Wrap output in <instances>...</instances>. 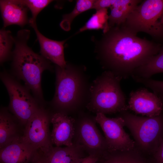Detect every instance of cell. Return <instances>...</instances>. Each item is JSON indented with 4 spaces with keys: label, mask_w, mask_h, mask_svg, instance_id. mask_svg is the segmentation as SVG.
I'll list each match as a JSON object with an SVG mask.
<instances>
[{
    "label": "cell",
    "mask_w": 163,
    "mask_h": 163,
    "mask_svg": "<svg viewBox=\"0 0 163 163\" xmlns=\"http://www.w3.org/2000/svg\"><path fill=\"white\" fill-rule=\"evenodd\" d=\"M98 155H92L80 158L76 163H97L100 159Z\"/></svg>",
    "instance_id": "cell-28"
},
{
    "label": "cell",
    "mask_w": 163,
    "mask_h": 163,
    "mask_svg": "<svg viewBox=\"0 0 163 163\" xmlns=\"http://www.w3.org/2000/svg\"><path fill=\"white\" fill-rule=\"evenodd\" d=\"M14 116L5 108L0 113V149L22 136L19 135L18 126Z\"/></svg>",
    "instance_id": "cell-16"
},
{
    "label": "cell",
    "mask_w": 163,
    "mask_h": 163,
    "mask_svg": "<svg viewBox=\"0 0 163 163\" xmlns=\"http://www.w3.org/2000/svg\"><path fill=\"white\" fill-rule=\"evenodd\" d=\"M120 113L135 144L142 150L154 153L163 139V118L161 114L149 117L138 116L127 110Z\"/></svg>",
    "instance_id": "cell-5"
},
{
    "label": "cell",
    "mask_w": 163,
    "mask_h": 163,
    "mask_svg": "<svg viewBox=\"0 0 163 163\" xmlns=\"http://www.w3.org/2000/svg\"><path fill=\"white\" fill-rule=\"evenodd\" d=\"M51 116L40 107L27 122L21 136L24 142L47 156L53 147L49 128Z\"/></svg>",
    "instance_id": "cell-8"
},
{
    "label": "cell",
    "mask_w": 163,
    "mask_h": 163,
    "mask_svg": "<svg viewBox=\"0 0 163 163\" xmlns=\"http://www.w3.org/2000/svg\"><path fill=\"white\" fill-rule=\"evenodd\" d=\"M133 80L136 82L141 83L146 87L152 90L154 93L158 95H163V81L156 80L150 78H144L135 76Z\"/></svg>",
    "instance_id": "cell-25"
},
{
    "label": "cell",
    "mask_w": 163,
    "mask_h": 163,
    "mask_svg": "<svg viewBox=\"0 0 163 163\" xmlns=\"http://www.w3.org/2000/svg\"><path fill=\"white\" fill-rule=\"evenodd\" d=\"M21 136L0 149V163H30L33 162L40 152L24 142Z\"/></svg>",
    "instance_id": "cell-13"
},
{
    "label": "cell",
    "mask_w": 163,
    "mask_h": 163,
    "mask_svg": "<svg viewBox=\"0 0 163 163\" xmlns=\"http://www.w3.org/2000/svg\"><path fill=\"white\" fill-rule=\"evenodd\" d=\"M161 49L122 26L110 28L99 43L98 54L102 66L122 79L131 77L138 68L147 63Z\"/></svg>",
    "instance_id": "cell-1"
},
{
    "label": "cell",
    "mask_w": 163,
    "mask_h": 163,
    "mask_svg": "<svg viewBox=\"0 0 163 163\" xmlns=\"http://www.w3.org/2000/svg\"><path fill=\"white\" fill-rule=\"evenodd\" d=\"M94 0H78L73 10L70 13L64 14L60 25L61 28L66 31H69L71 24L74 19L82 13L92 9Z\"/></svg>",
    "instance_id": "cell-22"
},
{
    "label": "cell",
    "mask_w": 163,
    "mask_h": 163,
    "mask_svg": "<svg viewBox=\"0 0 163 163\" xmlns=\"http://www.w3.org/2000/svg\"><path fill=\"white\" fill-rule=\"evenodd\" d=\"M134 149L125 151H108L102 157L104 160L101 163H146Z\"/></svg>",
    "instance_id": "cell-20"
},
{
    "label": "cell",
    "mask_w": 163,
    "mask_h": 163,
    "mask_svg": "<svg viewBox=\"0 0 163 163\" xmlns=\"http://www.w3.org/2000/svg\"><path fill=\"white\" fill-rule=\"evenodd\" d=\"M55 70V91L51 103L57 112L67 114L88 102L90 85L83 69L67 63L64 68L56 65Z\"/></svg>",
    "instance_id": "cell-3"
},
{
    "label": "cell",
    "mask_w": 163,
    "mask_h": 163,
    "mask_svg": "<svg viewBox=\"0 0 163 163\" xmlns=\"http://www.w3.org/2000/svg\"><path fill=\"white\" fill-rule=\"evenodd\" d=\"M116 0H94L92 9L96 11L110 7L115 2Z\"/></svg>",
    "instance_id": "cell-26"
},
{
    "label": "cell",
    "mask_w": 163,
    "mask_h": 163,
    "mask_svg": "<svg viewBox=\"0 0 163 163\" xmlns=\"http://www.w3.org/2000/svg\"><path fill=\"white\" fill-rule=\"evenodd\" d=\"M1 79L10 98L9 109L19 123L25 125L28 120L41 106L32 96L30 90L5 71L1 73Z\"/></svg>",
    "instance_id": "cell-7"
},
{
    "label": "cell",
    "mask_w": 163,
    "mask_h": 163,
    "mask_svg": "<svg viewBox=\"0 0 163 163\" xmlns=\"http://www.w3.org/2000/svg\"><path fill=\"white\" fill-rule=\"evenodd\" d=\"M140 0H116L110 7L108 24L110 28L123 24L129 13L142 2Z\"/></svg>",
    "instance_id": "cell-18"
},
{
    "label": "cell",
    "mask_w": 163,
    "mask_h": 163,
    "mask_svg": "<svg viewBox=\"0 0 163 163\" xmlns=\"http://www.w3.org/2000/svg\"><path fill=\"white\" fill-rule=\"evenodd\" d=\"M154 153V163H163V139Z\"/></svg>",
    "instance_id": "cell-27"
},
{
    "label": "cell",
    "mask_w": 163,
    "mask_h": 163,
    "mask_svg": "<svg viewBox=\"0 0 163 163\" xmlns=\"http://www.w3.org/2000/svg\"><path fill=\"white\" fill-rule=\"evenodd\" d=\"M14 43V37L11 32L4 28L0 30V64L11 58V49Z\"/></svg>",
    "instance_id": "cell-23"
},
{
    "label": "cell",
    "mask_w": 163,
    "mask_h": 163,
    "mask_svg": "<svg viewBox=\"0 0 163 163\" xmlns=\"http://www.w3.org/2000/svg\"><path fill=\"white\" fill-rule=\"evenodd\" d=\"M96 114L95 120L104 132L108 152L129 151L134 149L135 142L125 131V122L122 117L110 118L103 113Z\"/></svg>",
    "instance_id": "cell-9"
},
{
    "label": "cell",
    "mask_w": 163,
    "mask_h": 163,
    "mask_svg": "<svg viewBox=\"0 0 163 163\" xmlns=\"http://www.w3.org/2000/svg\"><path fill=\"white\" fill-rule=\"evenodd\" d=\"M0 7L4 28L13 24L23 27L29 24V9L20 0H0Z\"/></svg>",
    "instance_id": "cell-15"
},
{
    "label": "cell",
    "mask_w": 163,
    "mask_h": 163,
    "mask_svg": "<svg viewBox=\"0 0 163 163\" xmlns=\"http://www.w3.org/2000/svg\"><path fill=\"white\" fill-rule=\"evenodd\" d=\"M84 150L76 142L69 146L53 147L47 156V163H76L83 157Z\"/></svg>",
    "instance_id": "cell-17"
},
{
    "label": "cell",
    "mask_w": 163,
    "mask_h": 163,
    "mask_svg": "<svg viewBox=\"0 0 163 163\" xmlns=\"http://www.w3.org/2000/svg\"><path fill=\"white\" fill-rule=\"evenodd\" d=\"M34 29L40 47L41 55L61 68L66 66L64 45L66 40L58 41L47 38L38 30L36 23L30 25Z\"/></svg>",
    "instance_id": "cell-14"
},
{
    "label": "cell",
    "mask_w": 163,
    "mask_h": 163,
    "mask_svg": "<svg viewBox=\"0 0 163 163\" xmlns=\"http://www.w3.org/2000/svg\"><path fill=\"white\" fill-rule=\"evenodd\" d=\"M127 106L128 109L149 117L160 115L163 107L159 96L145 88L131 92Z\"/></svg>",
    "instance_id": "cell-11"
},
{
    "label": "cell",
    "mask_w": 163,
    "mask_h": 163,
    "mask_svg": "<svg viewBox=\"0 0 163 163\" xmlns=\"http://www.w3.org/2000/svg\"><path fill=\"white\" fill-rule=\"evenodd\" d=\"M31 11L30 25L36 23V19L39 13L53 1L51 0H20Z\"/></svg>",
    "instance_id": "cell-24"
},
{
    "label": "cell",
    "mask_w": 163,
    "mask_h": 163,
    "mask_svg": "<svg viewBox=\"0 0 163 163\" xmlns=\"http://www.w3.org/2000/svg\"><path fill=\"white\" fill-rule=\"evenodd\" d=\"M108 17L107 8L96 11L78 33L88 30L101 29L103 30L104 33H105L109 29Z\"/></svg>",
    "instance_id": "cell-21"
},
{
    "label": "cell",
    "mask_w": 163,
    "mask_h": 163,
    "mask_svg": "<svg viewBox=\"0 0 163 163\" xmlns=\"http://www.w3.org/2000/svg\"><path fill=\"white\" fill-rule=\"evenodd\" d=\"M30 34L29 30L22 29L14 37L11 68L14 75L24 82L33 96L43 105L44 101L41 85L42 74L45 70L52 71L53 68L50 61L28 46Z\"/></svg>",
    "instance_id": "cell-2"
},
{
    "label": "cell",
    "mask_w": 163,
    "mask_h": 163,
    "mask_svg": "<svg viewBox=\"0 0 163 163\" xmlns=\"http://www.w3.org/2000/svg\"><path fill=\"white\" fill-rule=\"evenodd\" d=\"M32 163H47V156L39 153Z\"/></svg>",
    "instance_id": "cell-29"
},
{
    "label": "cell",
    "mask_w": 163,
    "mask_h": 163,
    "mask_svg": "<svg viewBox=\"0 0 163 163\" xmlns=\"http://www.w3.org/2000/svg\"><path fill=\"white\" fill-rule=\"evenodd\" d=\"M133 33H146L153 37L163 35V0H144L129 13L121 25Z\"/></svg>",
    "instance_id": "cell-6"
},
{
    "label": "cell",
    "mask_w": 163,
    "mask_h": 163,
    "mask_svg": "<svg viewBox=\"0 0 163 163\" xmlns=\"http://www.w3.org/2000/svg\"><path fill=\"white\" fill-rule=\"evenodd\" d=\"M160 98H161V101H162V103L163 104V95H158Z\"/></svg>",
    "instance_id": "cell-30"
},
{
    "label": "cell",
    "mask_w": 163,
    "mask_h": 163,
    "mask_svg": "<svg viewBox=\"0 0 163 163\" xmlns=\"http://www.w3.org/2000/svg\"><path fill=\"white\" fill-rule=\"evenodd\" d=\"M122 79L109 71L97 77L90 85L87 109L105 115L127 110L126 96L120 85Z\"/></svg>",
    "instance_id": "cell-4"
},
{
    "label": "cell",
    "mask_w": 163,
    "mask_h": 163,
    "mask_svg": "<svg viewBox=\"0 0 163 163\" xmlns=\"http://www.w3.org/2000/svg\"><path fill=\"white\" fill-rule=\"evenodd\" d=\"M161 72H163V48H161L159 52L147 63L136 69L132 75L150 78L153 75Z\"/></svg>",
    "instance_id": "cell-19"
},
{
    "label": "cell",
    "mask_w": 163,
    "mask_h": 163,
    "mask_svg": "<svg viewBox=\"0 0 163 163\" xmlns=\"http://www.w3.org/2000/svg\"><path fill=\"white\" fill-rule=\"evenodd\" d=\"M50 122L53 128L51 133L53 145L56 146H72L75 135V120L67 114L56 112L51 114Z\"/></svg>",
    "instance_id": "cell-12"
},
{
    "label": "cell",
    "mask_w": 163,
    "mask_h": 163,
    "mask_svg": "<svg viewBox=\"0 0 163 163\" xmlns=\"http://www.w3.org/2000/svg\"><path fill=\"white\" fill-rule=\"evenodd\" d=\"M75 130L77 141L89 155L102 157L108 151L105 137L98 129L95 123L88 117L82 118Z\"/></svg>",
    "instance_id": "cell-10"
}]
</instances>
